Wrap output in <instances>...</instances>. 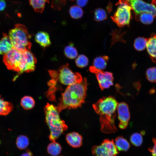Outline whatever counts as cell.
<instances>
[{
  "label": "cell",
  "instance_id": "cell-1",
  "mask_svg": "<svg viewBox=\"0 0 156 156\" xmlns=\"http://www.w3.org/2000/svg\"><path fill=\"white\" fill-rule=\"evenodd\" d=\"M118 103L113 97H103L93 104L95 112L99 115L101 131L105 133H114L117 130L115 119Z\"/></svg>",
  "mask_w": 156,
  "mask_h": 156
},
{
  "label": "cell",
  "instance_id": "cell-2",
  "mask_svg": "<svg viewBox=\"0 0 156 156\" xmlns=\"http://www.w3.org/2000/svg\"><path fill=\"white\" fill-rule=\"evenodd\" d=\"M88 85L87 79L84 78L80 82L68 86L56 107L59 113L66 109L81 107L85 101Z\"/></svg>",
  "mask_w": 156,
  "mask_h": 156
},
{
  "label": "cell",
  "instance_id": "cell-3",
  "mask_svg": "<svg viewBox=\"0 0 156 156\" xmlns=\"http://www.w3.org/2000/svg\"><path fill=\"white\" fill-rule=\"evenodd\" d=\"M46 122L50 130L48 137L52 142L55 141L68 129L65 121L61 120L56 107L47 103L44 108Z\"/></svg>",
  "mask_w": 156,
  "mask_h": 156
},
{
  "label": "cell",
  "instance_id": "cell-4",
  "mask_svg": "<svg viewBox=\"0 0 156 156\" xmlns=\"http://www.w3.org/2000/svg\"><path fill=\"white\" fill-rule=\"evenodd\" d=\"M8 36L13 48L21 52L30 51L31 46L30 41L31 36L24 25L15 24L14 28L10 30Z\"/></svg>",
  "mask_w": 156,
  "mask_h": 156
},
{
  "label": "cell",
  "instance_id": "cell-5",
  "mask_svg": "<svg viewBox=\"0 0 156 156\" xmlns=\"http://www.w3.org/2000/svg\"><path fill=\"white\" fill-rule=\"evenodd\" d=\"M49 72L53 78L58 79L61 83L68 86L80 82L83 79L81 74L73 72L68 64L61 66L58 72L51 70Z\"/></svg>",
  "mask_w": 156,
  "mask_h": 156
},
{
  "label": "cell",
  "instance_id": "cell-6",
  "mask_svg": "<svg viewBox=\"0 0 156 156\" xmlns=\"http://www.w3.org/2000/svg\"><path fill=\"white\" fill-rule=\"evenodd\" d=\"M3 61L7 69L18 72L14 77V81L22 73L24 68L22 52L19 51L13 48L4 55Z\"/></svg>",
  "mask_w": 156,
  "mask_h": 156
},
{
  "label": "cell",
  "instance_id": "cell-7",
  "mask_svg": "<svg viewBox=\"0 0 156 156\" xmlns=\"http://www.w3.org/2000/svg\"><path fill=\"white\" fill-rule=\"evenodd\" d=\"M117 9L111 18L120 27L129 25L131 18V7L124 0H119Z\"/></svg>",
  "mask_w": 156,
  "mask_h": 156
},
{
  "label": "cell",
  "instance_id": "cell-8",
  "mask_svg": "<svg viewBox=\"0 0 156 156\" xmlns=\"http://www.w3.org/2000/svg\"><path fill=\"white\" fill-rule=\"evenodd\" d=\"M92 152L94 156H117L119 153L114 140L108 139L104 140L99 145L93 146Z\"/></svg>",
  "mask_w": 156,
  "mask_h": 156
},
{
  "label": "cell",
  "instance_id": "cell-9",
  "mask_svg": "<svg viewBox=\"0 0 156 156\" xmlns=\"http://www.w3.org/2000/svg\"><path fill=\"white\" fill-rule=\"evenodd\" d=\"M131 7L135 16L140 13L146 12L151 14L156 18V7L151 3H146L142 0H124Z\"/></svg>",
  "mask_w": 156,
  "mask_h": 156
},
{
  "label": "cell",
  "instance_id": "cell-10",
  "mask_svg": "<svg viewBox=\"0 0 156 156\" xmlns=\"http://www.w3.org/2000/svg\"><path fill=\"white\" fill-rule=\"evenodd\" d=\"M89 70L95 74L99 86L102 90L108 88L113 85L114 77L112 73L98 69L93 66H90Z\"/></svg>",
  "mask_w": 156,
  "mask_h": 156
},
{
  "label": "cell",
  "instance_id": "cell-11",
  "mask_svg": "<svg viewBox=\"0 0 156 156\" xmlns=\"http://www.w3.org/2000/svg\"><path fill=\"white\" fill-rule=\"evenodd\" d=\"M116 110L120 121L119 127L121 129H124L128 126L130 117L128 106L125 103L121 102L118 103Z\"/></svg>",
  "mask_w": 156,
  "mask_h": 156
},
{
  "label": "cell",
  "instance_id": "cell-12",
  "mask_svg": "<svg viewBox=\"0 0 156 156\" xmlns=\"http://www.w3.org/2000/svg\"><path fill=\"white\" fill-rule=\"evenodd\" d=\"M24 64L23 73H29L34 70L37 60L30 51L23 52Z\"/></svg>",
  "mask_w": 156,
  "mask_h": 156
},
{
  "label": "cell",
  "instance_id": "cell-13",
  "mask_svg": "<svg viewBox=\"0 0 156 156\" xmlns=\"http://www.w3.org/2000/svg\"><path fill=\"white\" fill-rule=\"evenodd\" d=\"M146 48L151 60L156 63V34H153L147 38Z\"/></svg>",
  "mask_w": 156,
  "mask_h": 156
},
{
  "label": "cell",
  "instance_id": "cell-14",
  "mask_svg": "<svg viewBox=\"0 0 156 156\" xmlns=\"http://www.w3.org/2000/svg\"><path fill=\"white\" fill-rule=\"evenodd\" d=\"M66 137L67 142L73 147L78 148L82 145V137L77 132H73L68 133Z\"/></svg>",
  "mask_w": 156,
  "mask_h": 156
},
{
  "label": "cell",
  "instance_id": "cell-15",
  "mask_svg": "<svg viewBox=\"0 0 156 156\" xmlns=\"http://www.w3.org/2000/svg\"><path fill=\"white\" fill-rule=\"evenodd\" d=\"M35 40L41 46L46 47L50 46L51 42L49 34L44 31H40L35 35Z\"/></svg>",
  "mask_w": 156,
  "mask_h": 156
},
{
  "label": "cell",
  "instance_id": "cell-16",
  "mask_svg": "<svg viewBox=\"0 0 156 156\" xmlns=\"http://www.w3.org/2000/svg\"><path fill=\"white\" fill-rule=\"evenodd\" d=\"M3 35L0 40V54L4 55L9 52L13 47L8 36L4 33Z\"/></svg>",
  "mask_w": 156,
  "mask_h": 156
},
{
  "label": "cell",
  "instance_id": "cell-17",
  "mask_svg": "<svg viewBox=\"0 0 156 156\" xmlns=\"http://www.w3.org/2000/svg\"><path fill=\"white\" fill-rule=\"evenodd\" d=\"M109 60V57L106 55L96 57L93 62V66L96 68L102 70L105 69Z\"/></svg>",
  "mask_w": 156,
  "mask_h": 156
},
{
  "label": "cell",
  "instance_id": "cell-18",
  "mask_svg": "<svg viewBox=\"0 0 156 156\" xmlns=\"http://www.w3.org/2000/svg\"><path fill=\"white\" fill-rule=\"evenodd\" d=\"M30 5L34 11L37 13H42L44 8L45 3H49V0H29Z\"/></svg>",
  "mask_w": 156,
  "mask_h": 156
},
{
  "label": "cell",
  "instance_id": "cell-19",
  "mask_svg": "<svg viewBox=\"0 0 156 156\" xmlns=\"http://www.w3.org/2000/svg\"><path fill=\"white\" fill-rule=\"evenodd\" d=\"M13 108L12 104L4 101L0 96V116H6L12 111Z\"/></svg>",
  "mask_w": 156,
  "mask_h": 156
},
{
  "label": "cell",
  "instance_id": "cell-20",
  "mask_svg": "<svg viewBox=\"0 0 156 156\" xmlns=\"http://www.w3.org/2000/svg\"><path fill=\"white\" fill-rule=\"evenodd\" d=\"M114 144L118 150L120 151H127L130 146L129 142L122 136L116 138Z\"/></svg>",
  "mask_w": 156,
  "mask_h": 156
},
{
  "label": "cell",
  "instance_id": "cell-21",
  "mask_svg": "<svg viewBox=\"0 0 156 156\" xmlns=\"http://www.w3.org/2000/svg\"><path fill=\"white\" fill-rule=\"evenodd\" d=\"M136 19L145 25L151 24L153 21L154 17L151 14L143 12L135 16Z\"/></svg>",
  "mask_w": 156,
  "mask_h": 156
},
{
  "label": "cell",
  "instance_id": "cell-22",
  "mask_svg": "<svg viewBox=\"0 0 156 156\" xmlns=\"http://www.w3.org/2000/svg\"><path fill=\"white\" fill-rule=\"evenodd\" d=\"M62 147L60 145L55 141L52 142L47 147L48 153L52 156H57L61 153Z\"/></svg>",
  "mask_w": 156,
  "mask_h": 156
},
{
  "label": "cell",
  "instance_id": "cell-23",
  "mask_svg": "<svg viewBox=\"0 0 156 156\" xmlns=\"http://www.w3.org/2000/svg\"><path fill=\"white\" fill-rule=\"evenodd\" d=\"M64 53L65 56L69 59L76 58L78 55V52L76 48L72 43H70L64 48Z\"/></svg>",
  "mask_w": 156,
  "mask_h": 156
},
{
  "label": "cell",
  "instance_id": "cell-24",
  "mask_svg": "<svg viewBox=\"0 0 156 156\" xmlns=\"http://www.w3.org/2000/svg\"><path fill=\"white\" fill-rule=\"evenodd\" d=\"M21 105L25 109L29 110L34 107L35 102L32 97L29 96H25L21 99Z\"/></svg>",
  "mask_w": 156,
  "mask_h": 156
},
{
  "label": "cell",
  "instance_id": "cell-25",
  "mask_svg": "<svg viewBox=\"0 0 156 156\" xmlns=\"http://www.w3.org/2000/svg\"><path fill=\"white\" fill-rule=\"evenodd\" d=\"M16 144L19 149L21 150L25 149L29 144V138L25 135H20L16 138Z\"/></svg>",
  "mask_w": 156,
  "mask_h": 156
},
{
  "label": "cell",
  "instance_id": "cell-26",
  "mask_svg": "<svg viewBox=\"0 0 156 156\" xmlns=\"http://www.w3.org/2000/svg\"><path fill=\"white\" fill-rule=\"evenodd\" d=\"M146 43V38L139 37L135 39L133 46L135 50L138 51H141L145 49Z\"/></svg>",
  "mask_w": 156,
  "mask_h": 156
},
{
  "label": "cell",
  "instance_id": "cell-27",
  "mask_svg": "<svg viewBox=\"0 0 156 156\" xmlns=\"http://www.w3.org/2000/svg\"><path fill=\"white\" fill-rule=\"evenodd\" d=\"M69 14L71 18L78 19L82 17L83 12L81 8L78 6L74 5L71 6L69 9Z\"/></svg>",
  "mask_w": 156,
  "mask_h": 156
},
{
  "label": "cell",
  "instance_id": "cell-28",
  "mask_svg": "<svg viewBox=\"0 0 156 156\" xmlns=\"http://www.w3.org/2000/svg\"><path fill=\"white\" fill-rule=\"evenodd\" d=\"M75 63L76 66L80 68L86 67L88 64V59L87 57L83 54H80L76 57Z\"/></svg>",
  "mask_w": 156,
  "mask_h": 156
},
{
  "label": "cell",
  "instance_id": "cell-29",
  "mask_svg": "<svg viewBox=\"0 0 156 156\" xmlns=\"http://www.w3.org/2000/svg\"><path fill=\"white\" fill-rule=\"evenodd\" d=\"M107 15L105 11L103 9H96L94 12V19L96 21H102L106 19Z\"/></svg>",
  "mask_w": 156,
  "mask_h": 156
},
{
  "label": "cell",
  "instance_id": "cell-30",
  "mask_svg": "<svg viewBox=\"0 0 156 156\" xmlns=\"http://www.w3.org/2000/svg\"><path fill=\"white\" fill-rule=\"evenodd\" d=\"M130 140L132 144L136 146H141L142 143L143 138L141 134L135 133L131 135Z\"/></svg>",
  "mask_w": 156,
  "mask_h": 156
},
{
  "label": "cell",
  "instance_id": "cell-31",
  "mask_svg": "<svg viewBox=\"0 0 156 156\" xmlns=\"http://www.w3.org/2000/svg\"><path fill=\"white\" fill-rule=\"evenodd\" d=\"M146 74L149 81L152 83L156 82V67H152L148 69Z\"/></svg>",
  "mask_w": 156,
  "mask_h": 156
},
{
  "label": "cell",
  "instance_id": "cell-32",
  "mask_svg": "<svg viewBox=\"0 0 156 156\" xmlns=\"http://www.w3.org/2000/svg\"><path fill=\"white\" fill-rule=\"evenodd\" d=\"M66 3V0H51V6L55 10H60Z\"/></svg>",
  "mask_w": 156,
  "mask_h": 156
},
{
  "label": "cell",
  "instance_id": "cell-33",
  "mask_svg": "<svg viewBox=\"0 0 156 156\" xmlns=\"http://www.w3.org/2000/svg\"><path fill=\"white\" fill-rule=\"evenodd\" d=\"M153 141L154 145L152 147L149 148L148 150L151 153L152 156H156V139L153 138Z\"/></svg>",
  "mask_w": 156,
  "mask_h": 156
},
{
  "label": "cell",
  "instance_id": "cell-34",
  "mask_svg": "<svg viewBox=\"0 0 156 156\" xmlns=\"http://www.w3.org/2000/svg\"><path fill=\"white\" fill-rule=\"evenodd\" d=\"M88 1V0H76V3L77 6L80 7H84Z\"/></svg>",
  "mask_w": 156,
  "mask_h": 156
},
{
  "label": "cell",
  "instance_id": "cell-35",
  "mask_svg": "<svg viewBox=\"0 0 156 156\" xmlns=\"http://www.w3.org/2000/svg\"><path fill=\"white\" fill-rule=\"evenodd\" d=\"M6 7V3L4 0H0V12L3 10Z\"/></svg>",
  "mask_w": 156,
  "mask_h": 156
},
{
  "label": "cell",
  "instance_id": "cell-36",
  "mask_svg": "<svg viewBox=\"0 0 156 156\" xmlns=\"http://www.w3.org/2000/svg\"><path fill=\"white\" fill-rule=\"evenodd\" d=\"M21 156H33V154L29 150L27 149Z\"/></svg>",
  "mask_w": 156,
  "mask_h": 156
},
{
  "label": "cell",
  "instance_id": "cell-37",
  "mask_svg": "<svg viewBox=\"0 0 156 156\" xmlns=\"http://www.w3.org/2000/svg\"><path fill=\"white\" fill-rule=\"evenodd\" d=\"M156 7V0H152L151 2Z\"/></svg>",
  "mask_w": 156,
  "mask_h": 156
},
{
  "label": "cell",
  "instance_id": "cell-38",
  "mask_svg": "<svg viewBox=\"0 0 156 156\" xmlns=\"http://www.w3.org/2000/svg\"><path fill=\"white\" fill-rule=\"evenodd\" d=\"M70 1H74L75 0H70Z\"/></svg>",
  "mask_w": 156,
  "mask_h": 156
},
{
  "label": "cell",
  "instance_id": "cell-39",
  "mask_svg": "<svg viewBox=\"0 0 156 156\" xmlns=\"http://www.w3.org/2000/svg\"><path fill=\"white\" fill-rule=\"evenodd\" d=\"M62 156V155H61V156Z\"/></svg>",
  "mask_w": 156,
  "mask_h": 156
},
{
  "label": "cell",
  "instance_id": "cell-40",
  "mask_svg": "<svg viewBox=\"0 0 156 156\" xmlns=\"http://www.w3.org/2000/svg\"></svg>",
  "mask_w": 156,
  "mask_h": 156
}]
</instances>
